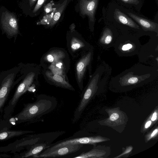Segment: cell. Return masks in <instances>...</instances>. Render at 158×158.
Instances as JSON below:
<instances>
[{
	"label": "cell",
	"mask_w": 158,
	"mask_h": 158,
	"mask_svg": "<svg viewBox=\"0 0 158 158\" xmlns=\"http://www.w3.org/2000/svg\"><path fill=\"white\" fill-rule=\"evenodd\" d=\"M45 74L46 77L53 85L70 90H75L73 88L65 81L62 76L52 73L49 71H46Z\"/></svg>",
	"instance_id": "18"
},
{
	"label": "cell",
	"mask_w": 158,
	"mask_h": 158,
	"mask_svg": "<svg viewBox=\"0 0 158 158\" xmlns=\"http://www.w3.org/2000/svg\"><path fill=\"white\" fill-rule=\"evenodd\" d=\"M73 136L51 143L46 150H49L68 145L89 144L95 146L97 143L110 140V139L100 136Z\"/></svg>",
	"instance_id": "7"
},
{
	"label": "cell",
	"mask_w": 158,
	"mask_h": 158,
	"mask_svg": "<svg viewBox=\"0 0 158 158\" xmlns=\"http://www.w3.org/2000/svg\"><path fill=\"white\" fill-rule=\"evenodd\" d=\"M152 122L150 120L148 121L145 124V127L146 128H148L151 125Z\"/></svg>",
	"instance_id": "32"
},
{
	"label": "cell",
	"mask_w": 158,
	"mask_h": 158,
	"mask_svg": "<svg viewBox=\"0 0 158 158\" xmlns=\"http://www.w3.org/2000/svg\"><path fill=\"white\" fill-rule=\"evenodd\" d=\"M35 132L28 130H10L5 128L0 130V141H4L16 136Z\"/></svg>",
	"instance_id": "19"
},
{
	"label": "cell",
	"mask_w": 158,
	"mask_h": 158,
	"mask_svg": "<svg viewBox=\"0 0 158 158\" xmlns=\"http://www.w3.org/2000/svg\"><path fill=\"white\" fill-rule=\"evenodd\" d=\"M109 19L118 27L122 33H131L138 37L145 35L140 27L127 15L121 7L115 6L110 10L108 14Z\"/></svg>",
	"instance_id": "4"
},
{
	"label": "cell",
	"mask_w": 158,
	"mask_h": 158,
	"mask_svg": "<svg viewBox=\"0 0 158 158\" xmlns=\"http://www.w3.org/2000/svg\"><path fill=\"white\" fill-rule=\"evenodd\" d=\"M46 0H38L37 2L33 9V12H36L41 7Z\"/></svg>",
	"instance_id": "25"
},
{
	"label": "cell",
	"mask_w": 158,
	"mask_h": 158,
	"mask_svg": "<svg viewBox=\"0 0 158 158\" xmlns=\"http://www.w3.org/2000/svg\"><path fill=\"white\" fill-rule=\"evenodd\" d=\"M149 41L144 45L141 46L138 54L139 61L147 63L148 60L153 59L156 66L158 67V36L151 35Z\"/></svg>",
	"instance_id": "9"
},
{
	"label": "cell",
	"mask_w": 158,
	"mask_h": 158,
	"mask_svg": "<svg viewBox=\"0 0 158 158\" xmlns=\"http://www.w3.org/2000/svg\"><path fill=\"white\" fill-rule=\"evenodd\" d=\"M111 71L104 63L97 68L81 93V100L74 113L72 121L73 123L79 120L86 106L96 93L99 85L107 81Z\"/></svg>",
	"instance_id": "2"
},
{
	"label": "cell",
	"mask_w": 158,
	"mask_h": 158,
	"mask_svg": "<svg viewBox=\"0 0 158 158\" xmlns=\"http://www.w3.org/2000/svg\"><path fill=\"white\" fill-rule=\"evenodd\" d=\"M46 17L44 18L41 20V21L40 22L39 24H46L47 23L49 22L51 20H52V15H48L46 16Z\"/></svg>",
	"instance_id": "26"
},
{
	"label": "cell",
	"mask_w": 158,
	"mask_h": 158,
	"mask_svg": "<svg viewBox=\"0 0 158 158\" xmlns=\"http://www.w3.org/2000/svg\"><path fill=\"white\" fill-rule=\"evenodd\" d=\"M50 145L43 143H38L31 146L26 152L19 155H17L16 157L27 158L30 156L33 157L40 154L47 148H49Z\"/></svg>",
	"instance_id": "17"
},
{
	"label": "cell",
	"mask_w": 158,
	"mask_h": 158,
	"mask_svg": "<svg viewBox=\"0 0 158 158\" xmlns=\"http://www.w3.org/2000/svg\"><path fill=\"white\" fill-rule=\"evenodd\" d=\"M83 146L82 144L68 145L49 150H45L33 158H55L64 156L78 151Z\"/></svg>",
	"instance_id": "11"
},
{
	"label": "cell",
	"mask_w": 158,
	"mask_h": 158,
	"mask_svg": "<svg viewBox=\"0 0 158 158\" xmlns=\"http://www.w3.org/2000/svg\"><path fill=\"white\" fill-rule=\"evenodd\" d=\"M51 139L49 132L30 135L7 145L0 147V152H10L14 153L25 147L28 148L36 143L48 144L50 142Z\"/></svg>",
	"instance_id": "6"
},
{
	"label": "cell",
	"mask_w": 158,
	"mask_h": 158,
	"mask_svg": "<svg viewBox=\"0 0 158 158\" xmlns=\"http://www.w3.org/2000/svg\"><path fill=\"white\" fill-rule=\"evenodd\" d=\"M57 101L53 96L44 94L38 96L35 101L25 105L22 110L15 117L17 123L32 121L53 111Z\"/></svg>",
	"instance_id": "3"
},
{
	"label": "cell",
	"mask_w": 158,
	"mask_h": 158,
	"mask_svg": "<svg viewBox=\"0 0 158 158\" xmlns=\"http://www.w3.org/2000/svg\"><path fill=\"white\" fill-rule=\"evenodd\" d=\"M99 0H80V8L83 15H87L90 21L94 24L95 14Z\"/></svg>",
	"instance_id": "15"
},
{
	"label": "cell",
	"mask_w": 158,
	"mask_h": 158,
	"mask_svg": "<svg viewBox=\"0 0 158 158\" xmlns=\"http://www.w3.org/2000/svg\"><path fill=\"white\" fill-rule=\"evenodd\" d=\"M157 113L156 111L154 112L151 118L152 121H155L157 118Z\"/></svg>",
	"instance_id": "31"
},
{
	"label": "cell",
	"mask_w": 158,
	"mask_h": 158,
	"mask_svg": "<svg viewBox=\"0 0 158 158\" xmlns=\"http://www.w3.org/2000/svg\"><path fill=\"white\" fill-rule=\"evenodd\" d=\"M119 35L117 29L113 26H106L99 39V45L106 49L113 46Z\"/></svg>",
	"instance_id": "14"
},
{
	"label": "cell",
	"mask_w": 158,
	"mask_h": 158,
	"mask_svg": "<svg viewBox=\"0 0 158 158\" xmlns=\"http://www.w3.org/2000/svg\"><path fill=\"white\" fill-rule=\"evenodd\" d=\"M119 117V115L117 113L112 114L110 117V119L111 121H114L117 119Z\"/></svg>",
	"instance_id": "28"
},
{
	"label": "cell",
	"mask_w": 158,
	"mask_h": 158,
	"mask_svg": "<svg viewBox=\"0 0 158 158\" xmlns=\"http://www.w3.org/2000/svg\"><path fill=\"white\" fill-rule=\"evenodd\" d=\"M67 1H65L62 4V6L58 9L57 11L54 15L52 19L50 22L49 26H53L58 21L60 16L64 10L67 3Z\"/></svg>",
	"instance_id": "23"
},
{
	"label": "cell",
	"mask_w": 158,
	"mask_h": 158,
	"mask_svg": "<svg viewBox=\"0 0 158 158\" xmlns=\"http://www.w3.org/2000/svg\"><path fill=\"white\" fill-rule=\"evenodd\" d=\"M133 147L132 146H129L126 148V150L123 152L121 154L118 156L115 157L114 158H118L120 157L125 155L128 154L130 153L132 150Z\"/></svg>",
	"instance_id": "27"
},
{
	"label": "cell",
	"mask_w": 158,
	"mask_h": 158,
	"mask_svg": "<svg viewBox=\"0 0 158 158\" xmlns=\"http://www.w3.org/2000/svg\"><path fill=\"white\" fill-rule=\"evenodd\" d=\"M0 25L8 35L13 36L19 32L18 20L15 14L5 9L0 14Z\"/></svg>",
	"instance_id": "10"
},
{
	"label": "cell",
	"mask_w": 158,
	"mask_h": 158,
	"mask_svg": "<svg viewBox=\"0 0 158 158\" xmlns=\"http://www.w3.org/2000/svg\"><path fill=\"white\" fill-rule=\"evenodd\" d=\"M93 48L91 46L88 52L78 61L76 65L77 82L81 90H82L83 88L82 80L85 71L88 66L90 65L93 58Z\"/></svg>",
	"instance_id": "13"
},
{
	"label": "cell",
	"mask_w": 158,
	"mask_h": 158,
	"mask_svg": "<svg viewBox=\"0 0 158 158\" xmlns=\"http://www.w3.org/2000/svg\"><path fill=\"white\" fill-rule=\"evenodd\" d=\"M158 128H157L153 130V131L152 132L151 134V135H150L149 138V139H150L151 138L154 137L158 133Z\"/></svg>",
	"instance_id": "29"
},
{
	"label": "cell",
	"mask_w": 158,
	"mask_h": 158,
	"mask_svg": "<svg viewBox=\"0 0 158 158\" xmlns=\"http://www.w3.org/2000/svg\"><path fill=\"white\" fill-rule=\"evenodd\" d=\"M141 46L139 37L131 33L119 35L113 47L120 56H129L138 55Z\"/></svg>",
	"instance_id": "5"
},
{
	"label": "cell",
	"mask_w": 158,
	"mask_h": 158,
	"mask_svg": "<svg viewBox=\"0 0 158 158\" xmlns=\"http://www.w3.org/2000/svg\"><path fill=\"white\" fill-rule=\"evenodd\" d=\"M70 46L71 49L73 51L83 48H85L89 49L91 47L88 43H84L83 41L74 37H73L71 39Z\"/></svg>",
	"instance_id": "22"
},
{
	"label": "cell",
	"mask_w": 158,
	"mask_h": 158,
	"mask_svg": "<svg viewBox=\"0 0 158 158\" xmlns=\"http://www.w3.org/2000/svg\"><path fill=\"white\" fill-rule=\"evenodd\" d=\"M158 76L157 68L138 64L111 77L110 85L121 88H133L152 81Z\"/></svg>",
	"instance_id": "1"
},
{
	"label": "cell",
	"mask_w": 158,
	"mask_h": 158,
	"mask_svg": "<svg viewBox=\"0 0 158 158\" xmlns=\"http://www.w3.org/2000/svg\"><path fill=\"white\" fill-rule=\"evenodd\" d=\"M122 5L127 6L134 8L139 11L142 6V0H117Z\"/></svg>",
	"instance_id": "21"
},
{
	"label": "cell",
	"mask_w": 158,
	"mask_h": 158,
	"mask_svg": "<svg viewBox=\"0 0 158 158\" xmlns=\"http://www.w3.org/2000/svg\"><path fill=\"white\" fill-rule=\"evenodd\" d=\"M51 5L49 3L45 7V10L46 13H48L52 11Z\"/></svg>",
	"instance_id": "30"
},
{
	"label": "cell",
	"mask_w": 158,
	"mask_h": 158,
	"mask_svg": "<svg viewBox=\"0 0 158 158\" xmlns=\"http://www.w3.org/2000/svg\"><path fill=\"white\" fill-rule=\"evenodd\" d=\"M14 73L7 75L3 80L0 86V112L5 103L15 77Z\"/></svg>",
	"instance_id": "16"
},
{
	"label": "cell",
	"mask_w": 158,
	"mask_h": 158,
	"mask_svg": "<svg viewBox=\"0 0 158 158\" xmlns=\"http://www.w3.org/2000/svg\"><path fill=\"white\" fill-rule=\"evenodd\" d=\"M97 147H94L91 150L83 152L78 156L74 157L73 158H102V156L105 155L106 152L103 151H100Z\"/></svg>",
	"instance_id": "20"
},
{
	"label": "cell",
	"mask_w": 158,
	"mask_h": 158,
	"mask_svg": "<svg viewBox=\"0 0 158 158\" xmlns=\"http://www.w3.org/2000/svg\"><path fill=\"white\" fill-rule=\"evenodd\" d=\"M36 0H29V4L30 6H32L35 3Z\"/></svg>",
	"instance_id": "33"
},
{
	"label": "cell",
	"mask_w": 158,
	"mask_h": 158,
	"mask_svg": "<svg viewBox=\"0 0 158 158\" xmlns=\"http://www.w3.org/2000/svg\"><path fill=\"white\" fill-rule=\"evenodd\" d=\"M35 76L34 73H29L18 86L13 96L4 109L3 117L4 119H7L10 116L19 98L28 89Z\"/></svg>",
	"instance_id": "8"
},
{
	"label": "cell",
	"mask_w": 158,
	"mask_h": 158,
	"mask_svg": "<svg viewBox=\"0 0 158 158\" xmlns=\"http://www.w3.org/2000/svg\"><path fill=\"white\" fill-rule=\"evenodd\" d=\"M46 59L48 61L52 62H57V60H59L60 59H62L64 57L63 53L59 52H51L49 53L46 55Z\"/></svg>",
	"instance_id": "24"
},
{
	"label": "cell",
	"mask_w": 158,
	"mask_h": 158,
	"mask_svg": "<svg viewBox=\"0 0 158 158\" xmlns=\"http://www.w3.org/2000/svg\"><path fill=\"white\" fill-rule=\"evenodd\" d=\"M122 10L140 27L147 35L150 32H154L158 35V23L141 17L132 10L124 8Z\"/></svg>",
	"instance_id": "12"
}]
</instances>
